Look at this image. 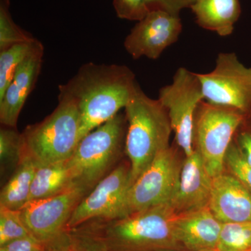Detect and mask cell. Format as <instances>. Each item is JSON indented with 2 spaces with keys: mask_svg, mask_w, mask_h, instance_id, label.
<instances>
[{
  "mask_svg": "<svg viewBox=\"0 0 251 251\" xmlns=\"http://www.w3.org/2000/svg\"><path fill=\"white\" fill-rule=\"evenodd\" d=\"M138 85L135 74L127 66L89 62L67 83L59 86L58 98L76 103L81 140L125 108Z\"/></svg>",
  "mask_w": 251,
  "mask_h": 251,
  "instance_id": "6da1fadb",
  "label": "cell"
},
{
  "mask_svg": "<svg viewBox=\"0 0 251 251\" xmlns=\"http://www.w3.org/2000/svg\"><path fill=\"white\" fill-rule=\"evenodd\" d=\"M178 216L166 203L122 219L94 220L72 229L93 238L108 251L184 250L175 235Z\"/></svg>",
  "mask_w": 251,
  "mask_h": 251,
  "instance_id": "7a4b0ae2",
  "label": "cell"
},
{
  "mask_svg": "<svg viewBox=\"0 0 251 251\" xmlns=\"http://www.w3.org/2000/svg\"><path fill=\"white\" fill-rule=\"evenodd\" d=\"M125 110V150L130 161L131 186L157 155L169 148L173 129L166 108L158 99L147 96L139 84Z\"/></svg>",
  "mask_w": 251,
  "mask_h": 251,
  "instance_id": "3957f363",
  "label": "cell"
},
{
  "mask_svg": "<svg viewBox=\"0 0 251 251\" xmlns=\"http://www.w3.org/2000/svg\"><path fill=\"white\" fill-rule=\"evenodd\" d=\"M53 112L43 121L29 125L22 137L23 156L37 167L67 161L80 143L81 120L76 103L58 98Z\"/></svg>",
  "mask_w": 251,
  "mask_h": 251,
  "instance_id": "277c9868",
  "label": "cell"
},
{
  "mask_svg": "<svg viewBox=\"0 0 251 251\" xmlns=\"http://www.w3.org/2000/svg\"><path fill=\"white\" fill-rule=\"evenodd\" d=\"M127 122L119 112L81 139L67 161L75 186L92 191L117 166L125 148Z\"/></svg>",
  "mask_w": 251,
  "mask_h": 251,
  "instance_id": "5b68a950",
  "label": "cell"
},
{
  "mask_svg": "<svg viewBox=\"0 0 251 251\" xmlns=\"http://www.w3.org/2000/svg\"><path fill=\"white\" fill-rule=\"evenodd\" d=\"M249 115L205 100L198 105L195 115L193 146L212 177L225 171L227 150Z\"/></svg>",
  "mask_w": 251,
  "mask_h": 251,
  "instance_id": "8992f818",
  "label": "cell"
},
{
  "mask_svg": "<svg viewBox=\"0 0 251 251\" xmlns=\"http://www.w3.org/2000/svg\"><path fill=\"white\" fill-rule=\"evenodd\" d=\"M158 99L168 111L178 147L186 157L191 156L194 151L195 115L200 103L204 100L197 74L179 68L171 85L160 89Z\"/></svg>",
  "mask_w": 251,
  "mask_h": 251,
  "instance_id": "52a82bcc",
  "label": "cell"
},
{
  "mask_svg": "<svg viewBox=\"0 0 251 251\" xmlns=\"http://www.w3.org/2000/svg\"><path fill=\"white\" fill-rule=\"evenodd\" d=\"M183 163L173 147L158 153L128 189V215L171 202L179 186Z\"/></svg>",
  "mask_w": 251,
  "mask_h": 251,
  "instance_id": "ba28073f",
  "label": "cell"
},
{
  "mask_svg": "<svg viewBox=\"0 0 251 251\" xmlns=\"http://www.w3.org/2000/svg\"><path fill=\"white\" fill-rule=\"evenodd\" d=\"M197 76L206 101L251 113V67L244 65L237 54L221 52L214 70Z\"/></svg>",
  "mask_w": 251,
  "mask_h": 251,
  "instance_id": "9c48e42d",
  "label": "cell"
},
{
  "mask_svg": "<svg viewBox=\"0 0 251 251\" xmlns=\"http://www.w3.org/2000/svg\"><path fill=\"white\" fill-rule=\"evenodd\" d=\"M130 163L117 165L96 185L75 208L67 230L94 220H115L128 216L127 193L130 186Z\"/></svg>",
  "mask_w": 251,
  "mask_h": 251,
  "instance_id": "30bf717a",
  "label": "cell"
},
{
  "mask_svg": "<svg viewBox=\"0 0 251 251\" xmlns=\"http://www.w3.org/2000/svg\"><path fill=\"white\" fill-rule=\"evenodd\" d=\"M90 191L76 186L52 197L28 202L21 211L31 235L48 243L67 231L73 213Z\"/></svg>",
  "mask_w": 251,
  "mask_h": 251,
  "instance_id": "8fae6325",
  "label": "cell"
},
{
  "mask_svg": "<svg viewBox=\"0 0 251 251\" xmlns=\"http://www.w3.org/2000/svg\"><path fill=\"white\" fill-rule=\"evenodd\" d=\"M182 31L179 16L153 10L138 21L126 37V50L134 59H158L163 51L179 39Z\"/></svg>",
  "mask_w": 251,
  "mask_h": 251,
  "instance_id": "7c38bea8",
  "label": "cell"
},
{
  "mask_svg": "<svg viewBox=\"0 0 251 251\" xmlns=\"http://www.w3.org/2000/svg\"><path fill=\"white\" fill-rule=\"evenodd\" d=\"M213 177L206 171L199 153L194 150L186 157L179 184L170 202L178 214H186L209 205Z\"/></svg>",
  "mask_w": 251,
  "mask_h": 251,
  "instance_id": "4fadbf2b",
  "label": "cell"
},
{
  "mask_svg": "<svg viewBox=\"0 0 251 251\" xmlns=\"http://www.w3.org/2000/svg\"><path fill=\"white\" fill-rule=\"evenodd\" d=\"M208 206L223 224L251 221V193L228 172L213 177Z\"/></svg>",
  "mask_w": 251,
  "mask_h": 251,
  "instance_id": "5bb4252c",
  "label": "cell"
},
{
  "mask_svg": "<svg viewBox=\"0 0 251 251\" xmlns=\"http://www.w3.org/2000/svg\"><path fill=\"white\" fill-rule=\"evenodd\" d=\"M44 53L37 54L23 61L17 69L0 98V122L3 126L16 128L21 110L40 75Z\"/></svg>",
  "mask_w": 251,
  "mask_h": 251,
  "instance_id": "9a60e30c",
  "label": "cell"
},
{
  "mask_svg": "<svg viewBox=\"0 0 251 251\" xmlns=\"http://www.w3.org/2000/svg\"><path fill=\"white\" fill-rule=\"evenodd\" d=\"M222 226L223 223L206 206L179 214L175 224V235L184 250H216Z\"/></svg>",
  "mask_w": 251,
  "mask_h": 251,
  "instance_id": "2e32d148",
  "label": "cell"
},
{
  "mask_svg": "<svg viewBox=\"0 0 251 251\" xmlns=\"http://www.w3.org/2000/svg\"><path fill=\"white\" fill-rule=\"evenodd\" d=\"M191 9L200 27L221 36L232 34L242 12L239 0H195Z\"/></svg>",
  "mask_w": 251,
  "mask_h": 251,
  "instance_id": "e0dca14e",
  "label": "cell"
},
{
  "mask_svg": "<svg viewBox=\"0 0 251 251\" xmlns=\"http://www.w3.org/2000/svg\"><path fill=\"white\" fill-rule=\"evenodd\" d=\"M74 186H76L67 161L37 167L28 202L52 197Z\"/></svg>",
  "mask_w": 251,
  "mask_h": 251,
  "instance_id": "ac0fdd59",
  "label": "cell"
},
{
  "mask_svg": "<svg viewBox=\"0 0 251 251\" xmlns=\"http://www.w3.org/2000/svg\"><path fill=\"white\" fill-rule=\"evenodd\" d=\"M37 166L24 156L0 193V206L21 210L27 204Z\"/></svg>",
  "mask_w": 251,
  "mask_h": 251,
  "instance_id": "d6986e66",
  "label": "cell"
},
{
  "mask_svg": "<svg viewBox=\"0 0 251 251\" xmlns=\"http://www.w3.org/2000/svg\"><path fill=\"white\" fill-rule=\"evenodd\" d=\"M44 52L42 43L36 39L0 51V98L4 95L18 66L28 57Z\"/></svg>",
  "mask_w": 251,
  "mask_h": 251,
  "instance_id": "ffe728a7",
  "label": "cell"
},
{
  "mask_svg": "<svg viewBox=\"0 0 251 251\" xmlns=\"http://www.w3.org/2000/svg\"><path fill=\"white\" fill-rule=\"evenodd\" d=\"M216 251H251V221L223 224Z\"/></svg>",
  "mask_w": 251,
  "mask_h": 251,
  "instance_id": "44dd1931",
  "label": "cell"
},
{
  "mask_svg": "<svg viewBox=\"0 0 251 251\" xmlns=\"http://www.w3.org/2000/svg\"><path fill=\"white\" fill-rule=\"evenodd\" d=\"M23 157L21 133L16 128L3 126L0 130V162L1 173L14 172Z\"/></svg>",
  "mask_w": 251,
  "mask_h": 251,
  "instance_id": "7402d4cb",
  "label": "cell"
},
{
  "mask_svg": "<svg viewBox=\"0 0 251 251\" xmlns=\"http://www.w3.org/2000/svg\"><path fill=\"white\" fill-rule=\"evenodd\" d=\"M35 39L14 22L10 13V0H0V51Z\"/></svg>",
  "mask_w": 251,
  "mask_h": 251,
  "instance_id": "603a6c76",
  "label": "cell"
},
{
  "mask_svg": "<svg viewBox=\"0 0 251 251\" xmlns=\"http://www.w3.org/2000/svg\"><path fill=\"white\" fill-rule=\"evenodd\" d=\"M28 236L31 235L23 222L21 210L0 206V247Z\"/></svg>",
  "mask_w": 251,
  "mask_h": 251,
  "instance_id": "cb8c5ba5",
  "label": "cell"
},
{
  "mask_svg": "<svg viewBox=\"0 0 251 251\" xmlns=\"http://www.w3.org/2000/svg\"><path fill=\"white\" fill-rule=\"evenodd\" d=\"M225 168L251 193V166L246 161L234 138L226 153Z\"/></svg>",
  "mask_w": 251,
  "mask_h": 251,
  "instance_id": "d4e9b609",
  "label": "cell"
},
{
  "mask_svg": "<svg viewBox=\"0 0 251 251\" xmlns=\"http://www.w3.org/2000/svg\"><path fill=\"white\" fill-rule=\"evenodd\" d=\"M113 6L117 17L137 22L150 11L147 0H113Z\"/></svg>",
  "mask_w": 251,
  "mask_h": 251,
  "instance_id": "484cf974",
  "label": "cell"
},
{
  "mask_svg": "<svg viewBox=\"0 0 251 251\" xmlns=\"http://www.w3.org/2000/svg\"><path fill=\"white\" fill-rule=\"evenodd\" d=\"M234 140L246 161L251 166V114L246 117L239 127Z\"/></svg>",
  "mask_w": 251,
  "mask_h": 251,
  "instance_id": "4316f807",
  "label": "cell"
},
{
  "mask_svg": "<svg viewBox=\"0 0 251 251\" xmlns=\"http://www.w3.org/2000/svg\"><path fill=\"white\" fill-rule=\"evenodd\" d=\"M150 11L161 10L169 14L179 16L183 9L189 8L195 0H147Z\"/></svg>",
  "mask_w": 251,
  "mask_h": 251,
  "instance_id": "83f0119b",
  "label": "cell"
},
{
  "mask_svg": "<svg viewBox=\"0 0 251 251\" xmlns=\"http://www.w3.org/2000/svg\"><path fill=\"white\" fill-rule=\"evenodd\" d=\"M46 244L32 236H28L1 246L0 251H44Z\"/></svg>",
  "mask_w": 251,
  "mask_h": 251,
  "instance_id": "f1b7e54d",
  "label": "cell"
},
{
  "mask_svg": "<svg viewBox=\"0 0 251 251\" xmlns=\"http://www.w3.org/2000/svg\"><path fill=\"white\" fill-rule=\"evenodd\" d=\"M69 233L72 238L73 247L77 251H108L93 238L75 229L69 230Z\"/></svg>",
  "mask_w": 251,
  "mask_h": 251,
  "instance_id": "f546056e",
  "label": "cell"
},
{
  "mask_svg": "<svg viewBox=\"0 0 251 251\" xmlns=\"http://www.w3.org/2000/svg\"><path fill=\"white\" fill-rule=\"evenodd\" d=\"M44 251H72V238L68 230L48 242Z\"/></svg>",
  "mask_w": 251,
  "mask_h": 251,
  "instance_id": "4dcf8cb0",
  "label": "cell"
},
{
  "mask_svg": "<svg viewBox=\"0 0 251 251\" xmlns=\"http://www.w3.org/2000/svg\"><path fill=\"white\" fill-rule=\"evenodd\" d=\"M186 251V250H166V251ZM216 251V250L212 251Z\"/></svg>",
  "mask_w": 251,
  "mask_h": 251,
  "instance_id": "1f68e13d",
  "label": "cell"
},
{
  "mask_svg": "<svg viewBox=\"0 0 251 251\" xmlns=\"http://www.w3.org/2000/svg\"><path fill=\"white\" fill-rule=\"evenodd\" d=\"M72 251H77V250H75V249H74V247H73V244H72Z\"/></svg>",
  "mask_w": 251,
  "mask_h": 251,
  "instance_id": "d6a6232c",
  "label": "cell"
}]
</instances>
